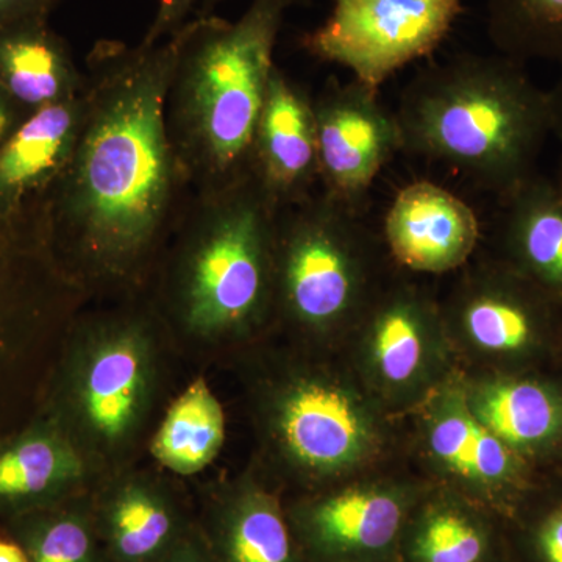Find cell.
<instances>
[{"mask_svg": "<svg viewBox=\"0 0 562 562\" xmlns=\"http://www.w3.org/2000/svg\"><path fill=\"white\" fill-rule=\"evenodd\" d=\"M547 98H549L550 127H552V135L557 136L562 144V74L552 90L547 91Z\"/></svg>", "mask_w": 562, "mask_h": 562, "instance_id": "d6a6232c", "label": "cell"}, {"mask_svg": "<svg viewBox=\"0 0 562 562\" xmlns=\"http://www.w3.org/2000/svg\"><path fill=\"white\" fill-rule=\"evenodd\" d=\"M85 85L87 76L49 18H25L0 27V90L25 116L77 98Z\"/></svg>", "mask_w": 562, "mask_h": 562, "instance_id": "44dd1931", "label": "cell"}, {"mask_svg": "<svg viewBox=\"0 0 562 562\" xmlns=\"http://www.w3.org/2000/svg\"><path fill=\"white\" fill-rule=\"evenodd\" d=\"M288 0H251L238 21L199 16L183 40L165 101L166 131L192 194L250 176L251 146Z\"/></svg>", "mask_w": 562, "mask_h": 562, "instance_id": "5b68a950", "label": "cell"}, {"mask_svg": "<svg viewBox=\"0 0 562 562\" xmlns=\"http://www.w3.org/2000/svg\"><path fill=\"white\" fill-rule=\"evenodd\" d=\"M246 371L247 398L266 464L303 492L358 468L379 446L371 409L308 355L271 357Z\"/></svg>", "mask_w": 562, "mask_h": 562, "instance_id": "8992f818", "label": "cell"}, {"mask_svg": "<svg viewBox=\"0 0 562 562\" xmlns=\"http://www.w3.org/2000/svg\"><path fill=\"white\" fill-rule=\"evenodd\" d=\"M560 303L508 265L471 273L441 310L447 330L491 357H522L541 347L557 322Z\"/></svg>", "mask_w": 562, "mask_h": 562, "instance_id": "4fadbf2b", "label": "cell"}, {"mask_svg": "<svg viewBox=\"0 0 562 562\" xmlns=\"http://www.w3.org/2000/svg\"><path fill=\"white\" fill-rule=\"evenodd\" d=\"M36 220L0 221V438L40 413L66 333L90 302Z\"/></svg>", "mask_w": 562, "mask_h": 562, "instance_id": "ba28073f", "label": "cell"}, {"mask_svg": "<svg viewBox=\"0 0 562 562\" xmlns=\"http://www.w3.org/2000/svg\"><path fill=\"white\" fill-rule=\"evenodd\" d=\"M525 541L532 562H562V503L532 520Z\"/></svg>", "mask_w": 562, "mask_h": 562, "instance_id": "83f0119b", "label": "cell"}, {"mask_svg": "<svg viewBox=\"0 0 562 562\" xmlns=\"http://www.w3.org/2000/svg\"><path fill=\"white\" fill-rule=\"evenodd\" d=\"M414 503L403 487L358 484L303 492L286 513L306 562H398Z\"/></svg>", "mask_w": 562, "mask_h": 562, "instance_id": "30bf717a", "label": "cell"}, {"mask_svg": "<svg viewBox=\"0 0 562 562\" xmlns=\"http://www.w3.org/2000/svg\"><path fill=\"white\" fill-rule=\"evenodd\" d=\"M154 562H214V560L201 530H199V525H195L168 553L162 554Z\"/></svg>", "mask_w": 562, "mask_h": 562, "instance_id": "f546056e", "label": "cell"}, {"mask_svg": "<svg viewBox=\"0 0 562 562\" xmlns=\"http://www.w3.org/2000/svg\"><path fill=\"white\" fill-rule=\"evenodd\" d=\"M327 20L301 40L303 50L342 66L373 90L439 49L462 0H331Z\"/></svg>", "mask_w": 562, "mask_h": 562, "instance_id": "9c48e42d", "label": "cell"}, {"mask_svg": "<svg viewBox=\"0 0 562 562\" xmlns=\"http://www.w3.org/2000/svg\"><path fill=\"white\" fill-rule=\"evenodd\" d=\"M250 173L280 211L321 190L313 99L279 66L269 80L255 132Z\"/></svg>", "mask_w": 562, "mask_h": 562, "instance_id": "2e32d148", "label": "cell"}, {"mask_svg": "<svg viewBox=\"0 0 562 562\" xmlns=\"http://www.w3.org/2000/svg\"><path fill=\"white\" fill-rule=\"evenodd\" d=\"M46 413L0 438V525L88 494L105 476Z\"/></svg>", "mask_w": 562, "mask_h": 562, "instance_id": "5bb4252c", "label": "cell"}, {"mask_svg": "<svg viewBox=\"0 0 562 562\" xmlns=\"http://www.w3.org/2000/svg\"><path fill=\"white\" fill-rule=\"evenodd\" d=\"M87 85L77 98L41 109L0 147V221L38 216L79 139Z\"/></svg>", "mask_w": 562, "mask_h": 562, "instance_id": "ac0fdd59", "label": "cell"}, {"mask_svg": "<svg viewBox=\"0 0 562 562\" xmlns=\"http://www.w3.org/2000/svg\"><path fill=\"white\" fill-rule=\"evenodd\" d=\"M486 29L503 57L562 66V0H486Z\"/></svg>", "mask_w": 562, "mask_h": 562, "instance_id": "4316f807", "label": "cell"}, {"mask_svg": "<svg viewBox=\"0 0 562 562\" xmlns=\"http://www.w3.org/2000/svg\"><path fill=\"white\" fill-rule=\"evenodd\" d=\"M554 180H557V183L560 184V187L562 188V158L560 161V168H558V173L557 177H554Z\"/></svg>", "mask_w": 562, "mask_h": 562, "instance_id": "d590c367", "label": "cell"}, {"mask_svg": "<svg viewBox=\"0 0 562 562\" xmlns=\"http://www.w3.org/2000/svg\"><path fill=\"white\" fill-rule=\"evenodd\" d=\"M431 457L462 483L490 495H505L520 482V454L473 416L465 395L439 398L427 425Z\"/></svg>", "mask_w": 562, "mask_h": 562, "instance_id": "7402d4cb", "label": "cell"}, {"mask_svg": "<svg viewBox=\"0 0 562 562\" xmlns=\"http://www.w3.org/2000/svg\"><path fill=\"white\" fill-rule=\"evenodd\" d=\"M497 536L484 514L457 498L414 506L403 530L398 562H494Z\"/></svg>", "mask_w": 562, "mask_h": 562, "instance_id": "d4e9b609", "label": "cell"}, {"mask_svg": "<svg viewBox=\"0 0 562 562\" xmlns=\"http://www.w3.org/2000/svg\"><path fill=\"white\" fill-rule=\"evenodd\" d=\"M357 325L369 372L390 392L424 380L446 331L441 308L406 284L380 290Z\"/></svg>", "mask_w": 562, "mask_h": 562, "instance_id": "d6986e66", "label": "cell"}, {"mask_svg": "<svg viewBox=\"0 0 562 562\" xmlns=\"http://www.w3.org/2000/svg\"><path fill=\"white\" fill-rule=\"evenodd\" d=\"M91 492L14 517L0 530L20 543L29 562H109L95 527Z\"/></svg>", "mask_w": 562, "mask_h": 562, "instance_id": "484cf974", "label": "cell"}, {"mask_svg": "<svg viewBox=\"0 0 562 562\" xmlns=\"http://www.w3.org/2000/svg\"><path fill=\"white\" fill-rule=\"evenodd\" d=\"M227 439L224 405L203 373H195L166 406L151 432L146 458L184 480L205 472Z\"/></svg>", "mask_w": 562, "mask_h": 562, "instance_id": "cb8c5ba5", "label": "cell"}, {"mask_svg": "<svg viewBox=\"0 0 562 562\" xmlns=\"http://www.w3.org/2000/svg\"><path fill=\"white\" fill-rule=\"evenodd\" d=\"M383 235L403 268L446 273L472 257L480 241V221L453 192L420 180L397 192L384 217Z\"/></svg>", "mask_w": 562, "mask_h": 562, "instance_id": "e0dca14e", "label": "cell"}, {"mask_svg": "<svg viewBox=\"0 0 562 562\" xmlns=\"http://www.w3.org/2000/svg\"><path fill=\"white\" fill-rule=\"evenodd\" d=\"M58 0H0V27L33 16H50Z\"/></svg>", "mask_w": 562, "mask_h": 562, "instance_id": "4dcf8cb0", "label": "cell"}, {"mask_svg": "<svg viewBox=\"0 0 562 562\" xmlns=\"http://www.w3.org/2000/svg\"><path fill=\"white\" fill-rule=\"evenodd\" d=\"M198 525L214 562H306L280 491L254 469L210 484Z\"/></svg>", "mask_w": 562, "mask_h": 562, "instance_id": "9a60e30c", "label": "cell"}, {"mask_svg": "<svg viewBox=\"0 0 562 562\" xmlns=\"http://www.w3.org/2000/svg\"><path fill=\"white\" fill-rule=\"evenodd\" d=\"M279 213L251 173L192 194L147 288L184 364L233 361L273 330Z\"/></svg>", "mask_w": 562, "mask_h": 562, "instance_id": "7a4b0ae2", "label": "cell"}, {"mask_svg": "<svg viewBox=\"0 0 562 562\" xmlns=\"http://www.w3.org/2000/svg\"><path fill=\"white\" fill-rule=\"evenodd\" d=\"M224 2V0H202V14L201 16H209L210 11L214 9V7L217 5V3ZM288 2L291 3V5H294V3H301L306 2V0H288Z\"/></svg>", "mask_w": 562, "mask_h": 562, "instance_id": "e575fe53", "label": "cell"}, {"mask_svg": "<svg viewBox=\"0 0 562 562\" xmlns=\"http://www.w3.org/2000/svg\"><path fill=\"white\" fill-rule=\"evenodd\" d=\"M313 106L321 191L364 211L373 181L403 149L397 117L384 109L379 90L355 79L328 81Z\"/></svg>", "mask_w": 562, "mask_h": 562, "instance_id": "8fae6325", "label": "cell"}, {"mask_svg": "<svg viewBox=\"0 0 562 562\" xmlns=\"http://www.w3.org/2000/svg\"><path fill=\"white\" fill-rule=\"evenodd\" d=\"M465 395L484 427L520 457L562 446V391L531 379L502 376Z\"/></svg>", "mask_w": 562, "mask_h": 562, "instance_id": "603a6c76", "label": "cell"}, {"mask_svg": "<svg viewBox=\"0 0 562 562\" xmlns=\"http://www.w3.org/2000/svg\"><path fill=\"white\" fill-rule=\"evenodd\" d=\"M0 562H29L20 543L0 530Z\"/></svg>", "mask_w": 562, "mask_h": 562, "instance_id": "836d02e7", "label": "cell"}, {"mask_svg": "<svg viewBox=\"0 0 562 562\" xmlns=\"http://www.w3.org/2000/svg\"><path fill=\"white\" fill-rule=\"evenodd\" d=\"M25 117L27 116L7 98L5 92L0 90V147L10 138L11 133L20 127Z\"/></svg>", "mask_w": 562, "mask_h": 562, "instance_id": "1f68e13d", "label": "cell"}, {"mask_svg": "<svg viewBox=\"0 0 562 562\" xmlns=\"http://www.w3.org/2000/svg\"><path fill=\"white\" fill-rule=\"evenodd\" d=\"M364 211L324 191L281 210L273 262V327L316 349L357 325L373 297L375 247Z\"/></svg>", "mask_w": 562, "mask_h": 562, "instance_id": "52a82bcc", "label": "cell"}, {"mask_svg": "<svg viewBox=\"0 0 562 562\" xmlns=\"http://www.w3.org/2000/svg\"><path fill=\"white\" fill-rule=\"evenodd\" d=\"M198 0H158L157 14L140 43L151 46L168 40L187 24L188 14Z\"/></svg>", "mask_w": 562, "mask_h": 562, "instance_id": "f1b7e54d", "label": "cell"}, {"mask_svg": "<svg viewBox=\"0 0 562 562\" xmlns=\"http://www.w3.org/2000/svg\"><path fill=\"white\" fill-rule=\"evenodd\" d=\"M498 202L502 261L562 306V188L538 172Z\"/></svg>", "mask_w": 562, "mask_h": 562, "instance_id": "ffe728a7", "label": "cell"}, {"mask_svg": "<svg viewBox=\"0 0 562 562\" xmlns=\"http://www.w3.org/2000/svg\"><path fill=\"white\" fill-rule=\"evenodd\" d=\"M181 40L183 27L151 46L103 40L88 55L83 127L41 220L91 301L146 292L191 201L165 121Z\"/></svg>", "mask_w": 562, "mask_h": 562, "instance_id": "6da1fadb", "label": "cell"}, {"mask_svg": "<svg viewBox=\"0 0 562 562\" xmlns=\"http://www.w3.org/2000/svg\"><path fill=\"white\" fill-rule=\"evenodd\" d=\"M402 151L447 166L502 199L538 173L552 135L547 91L503 55L427 66L402 92Z\"/></svg>", "mask_w": 562, "mask_h": 562, "instance_id": "277c9868", "label": "cell"}, {"mask_svg": "<svg viewBox=\"0 0 562 562\" xmlns=\"http://www.w3.org/2000/svg\"><path fill=\"white\" fill-rule=\"evenodd\" d=\"M109 562H154L198 525L183 480L149 460L106 473L91 492Z\"/></svg>", "mask_w": 562, "mask_h": 562, "instance_id": "7c38bea8", "label": "cell"}, {"mask_svg": "<svg viewBox=\"0 0 562 562\" xmlns=\"http://www.w3.org/2000/svg\"><path fill=\"white\" fill-rule=\"evenodd\" d=\"M184 364L146 292L90 301L74 317L40 412L103 473L146 460Z\"/></svg>", "mask_w": 562, "mask_h": 562, "instance_id": "3957f363", "label": "cell"}]
</instances>
